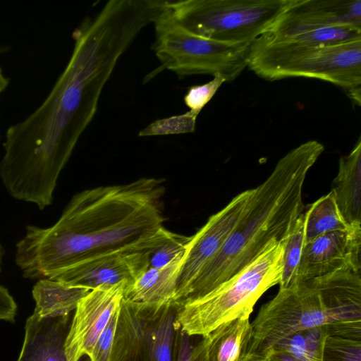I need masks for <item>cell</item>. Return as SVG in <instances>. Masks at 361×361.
<instances>
[{
  "label": "cell",
  "mask_w": 361,
  "mask_h": 361,
  "mask_svg": "<svg viewBox=\"0 0 361 361\" xmlns=\"http://www.w3.org/2000/svg\"><path fill=\"white\" fill-rule=\"evenodd\" d=\"M190 236L166 231L160 243L149 254V268H158L170 262L179 254L183 252Z\"/></svg>",
  "instance_id": "27"
},
{
  "label": "cell",
  "mask_w": 361,
  "mask_h": 361,
  "mask_svg": "<svg viewBox=\"0 0 361 361\" xmlns=\"http://www.w3.org/2000/svg\"><path fill=\"white\" fill-rule=\"evenodd\" d=\"M119 310L120 307L113 314L108 324L97 340L89 357L90 361H110Z\"/></svg>",
  "instance_id": "29"
},
{
  "label": "cell",
  "mask_w": 361,
  "mask_h": 361,
  "mask_svg": "<svg viewBox=\"0 0 361 361\" xmlns=\"http://www.w3.org/2000/svg\"><path fill=\"white\" fill-rule=\"evenodd\" d=\"M184 252L163 267L148 268L125 288L123 299L151 308L173 302Z\"/></svg>",
  "instance_id": "17"
},
{
  "label": "cell",
  "mask_w": 361,
  "mask_h": 361,
  "mask_svg": "<svg viewBox=\"0 0 361 361\" xmlns=\"http://www.w3.org/2000/svg\"><path fill=\"white\" fill-rule=\"evenodd\" d=\"M361 225L326 233L304 244L297 283L339 271L360 272Z\"/></svg>",
  "instance_id": "11"
},
{
  "label": "cell",
  "mask_w": 361,
  "mask_h": 361,
  "mask_svg": "<svg viewBox=\"0 0 361 361\" xmlns=\"http://www.w3.org/2000/svg\"><path fill=\"white\" fill-rule=\"evenodd\" d=\"M282 42L307 45H328L361 39V30L343 27H315L276 20L265 33Z\"/></svg>",
  "instance_id": "19"
},
{
  "label": "cell",
  "mask_w": 361,
  "mask_h": 361,
  "mask_svg": "<svg viewBox=\"0 0 361 361\" xmlns=\"http://www.w3.org/2000/svg\"><path fill=\"white\" fill-rule=\"evenodd\" d=\"M327 335V325H324L292 334L271 348L281 350L298 361H322Z\"/></svg>",
  "instance_id": "24"
},
{
  "label": "cell",
  "mask_w": 361,
  "mask_h": 361,
  "mask_svg": "<svg viewBox=\"0 0 361 361\" xmlns=\"http://www.w3.org/2000/svg\"><path fill=\"white\" fill-rule=\"evenodd\" d=\"M149 252H116L71 266L49 279L93 290L123 281L133 284L149 266Z\"/></svg>",
  "instance_id": "12"
},
{
  "label": "cell",
  "mask_w": 361,
  "mask_h": 361,
  "mask_svg": "<svg viewBox=\"0 0 361 361\" xmlns=\"http://www.w3.org/2000/svg\"><path fill=\"white\" fill-rule=\"evenodd\" d=\"M361 319L360 272L339 271L279 288L251 322L246 352L261 353L295 332Z\"/></svg>",
  "instance_id": "4"
},
{
  "label": "cell",
  "mask_w": 361,
  "mask_h": 361,
  "mask_svg": "<svg viewBox=\"0 0 361 361\" xmlns=\"http://www.w3.org/2000/svg\"><path fill=\"white\" fill-rule=\"evenodd\" d=\"M294 0L166 1L187 30L220 42L252 44L267 32Z\"/></svg>",
  "instance_id": "8"
},
{
  "label": "cell",
  "mask_w": 361,
  "mask_h": 361,
  "mask_svg": "<svg viewBox=\"0 0 361 361\" xmlns=\"http://www.w3.org/2000/svg\"><path fill=\"white\" fill-rule=\"evenodd\" d=\"M282 240H273L250 264L214 290L176 304L180 329L189 336H203L224 323L250 317L261 296L280 282Z\"/></svg>",
  "instance_id": "5"
},
{
  "label": "cell",
  "mask_w": 361,
  "mask_h": 361,
  "mask_svg": "<svg viewBox=\"0 0 361 361\" xmlns=\"http://www.w3.org/2000/svg\"><path fill=\"white\" fill-rule=\"evenodd\" d=\"M158 308L147 307L123 298L110 361H141L148 325Z\"/></svg>",
  "instance_id": "15"
},
{
  "label": "cell",
  "mask_w": 361,
  "mask_h": 361,
  "mask_svg": "<svg viewBox=\"0 0 361 361\" xmlns=\"http://www.w3.org/2000/svg\"><path fill=\"white\" fill-rule=\"evenodd\" d=\"M213 77V79L207 83L190 87L184 97V102L190 109V111L197 116L221 85L226 82L221 75H215Z\"/></svg>",
  "instance_id": "28"
},
{
  "label": "cell",
  "mask_w": 361,
  "mask_h": 361,
  "mask_svg": "<svg viewBox=\"0 0 361 361\" xmlns=\"http://www.w3.org/2000/svg\"><path fill=\"white\" fill-rule=\"evenodd\" d=\"M279 20L361 30V0H294Z\"/></svg>",
  "instance_id": "14"
},
{
  "label": "cell",
  "mask_w": 361,
  "mask_h": 361,
  "mask_svg": "<svg viewBox=\"0 0 361 361\" xmlns=\"http://www.w3.org/2000/svg\"><path fill=\"white\" fill-rule=\"evenodd\" d=\"M322 361H361V319L327 324Z\"/></svg>",
  "instance_id": "22"
},
{
  "label": "cell",
  "mask_w": 361,
  "mask_h": 361,
  "mask_svg": "<svg viewBox=\"0 0 361 361\" xmlns=\"http://www.w3.org/2000/svg\"><path fill=\"white\" fill-rule=\"evenodd\" d=\"M197 117L188 111L183 114L159 119L142 129L138 135L142 137L193 133L195 130Z\"/></svg>",
  "instance_id": "26"
},
{
  "label": "cell",
  "mask_w": 361,
  "mask_h": 361,
  "mask_svg": "<svg viewBox=\"0 0 361 361\" xmlns=\"http://www.w3.org/2000/svg\"><path fill=\"white\" fill-rule=\"evenodd\" d=\"M259 354L264 355L269 361H298L289 354L275 348H269Z\"/></svg>",
  "instance_id": "32"
},
{
  "label": "cell",
  "mask_w": 361,
  "mask_h": 361,
  "mask_svg": "<svg viewBox=\"0 0 361 361\" xmlns=\"http://www.w3.org/2000/svg\"><path fill=\"white\" fill-rule=\"evenodd\" d=\"M305 210L298 216L283 238V252L279 288L297 283L298 270L305 244Z\"/></svg>",
  "instance_id": "25"
},
{
  "label": "cell",
  "mask_w": 361,
  "mask_h": 361,
  "mask_svg": "<svg viewBox=\"0 0 361 361\" xmlns=\"http://www.w3.org/2000/svg\"><path fill=\"white\" fill-rule=\"evenodd\" d=\"M161 179L100 186L75 195L51 226H26L15 262L24 278L50 279L84 260L116 252L151 251L166 229Z\"/></svg>",
  "instance_id": "2"
},
{
  "label": "cell",
  "mask_w": 361,
  "mask_h": 361,
  "mask_svg": "<svg viewBox=\"0 0 361 361\" xmlns=\"http://www.w3.org/2000/svg\"><path fill=\"white\" fill-rule=\"evenodd\" d=\"M247 67L270 81L311 78L348 91L361 87V39L314 46L278 41L263 34L250 47Z\"/></svg>",
  "instance_id": "6"
},
{
  "label": "cell",
  "mask_w": 361,
  "mask_h": 361,
  "mask_svg": "<svg viewBox=\"0 0 361 361\" xmlns=\"http://www.w3.org/2000/svg\"><path fill=\"white\" fill-rule=\"evenodd\" d=\"M332 192L346 224L361 225V138L349 154L339 160L338 172L332 182Z\"/></svg>",
  "instance_id": "18"
},
{
  "label": "cell",
  "mask_w": 361,
  "mask_h": 361,
  "mask_svg": "<svg viewBox=\"0 0 361 361\" xmlns=\"http://www.w3.org/2000/svg\"><path fill=\"white\" fill-rule=\"evenodd\" d=\"M305 215V243L326 233L350 226L343 219L331 192L311 204Z\"/></svg>",
  "instance_id": "23"
},
{
  "label": "cell",
  "mask_w": 361,
  "mask_h": 361,
  "mask_svg": "<svg viewBox=\"0 0 361 361\" xmlns=\"http://www.w3.org/2000/svg\"><path fill=\"white\" fill-rule=\"evenodd\" d=\"M149 23L135 4L111 0L74 30L70 60L45 100L6 132L0 179L13 198L39 209L51 204L59 175L92 120L103 88Z\"/></svg>",
  "instance_id": "1"
},
{
  "label": "cell",
  "mask_w": 361,
  "mask_h": 361,
  "mask_svg": "<svg viewBox=\"0 0 361 361\" xmlns=\"http://www.w3.org/2000/svg\"><path fill=\"white\" fill-rule=\"evenodd\" d=\"M251 192L249 189L236 195L190 236L183 256L173 302L180 304L184 300L192 282L216 255L236 225Z\"/></svg>",
  "instance_id": "9"
},
{
  "label": "cell",
  "mask_w": 361,
  "mask_h": 361,
  "mask_svg": "<svg viewBox=\"0 0 361 361\" xmlns=\"http://www.w3.org/2000/svg\"><path fill=\"white\" fill-rule=\"evenodd\" d=\"M239 361H269L266 357L256 353L245 352Z\"/></svg>",
  "instance_id": "33"
},
{
  "label": "cell",
  "mask_w": 361,
  "mask_h": 361,
  "mask_svg": "<svg viewBox=\"0 0 361 361\" xmlns=\"http://www.w3.org/2000/svg\"><path fill=\"white\" fill-rule=\"evenodd\" d=\"M18 306L8 290L0 285V321L14 322Z\"/></svg>",
  "instance_id": "30"
},
{
  "label": "cell",
  "mask_w": 361,
  "mask_h": 361,
  "mask_svg": "<svg viewBox=\"0 0 361 361\" xmlns=\"http://www.w3.org/2000/svg\"><path fill=\"white\" fill-rule=\"evenodd\" d=\"M324 149L309 140L279 160L252 192L234 228L190 286L183 302L214 290L244 269L274 240H282L305 210L302 192L310 169Z\"/></svg>",
  "instance_id": "3"
},
{
  "label": "cell",
  "mask_w": 361,
  "mask_h": 361,
  "mask_svg": "<svg viewBox=\"0 0 361 361\" xmlns=\"http://www.w3.org/2000/svg\"><path fill=\"white\" fill-rule=\"evenodd\" d=\"M153 24L152 49L161 66L147 75L146 81L169 70L179 77L221 75L231 82L247 67L251 44L220 42L187 30L175 20L166 1Z\"/></svg>",
  "instance_id": "7"
},
{
  "label": "cell",
  "mask_w": 361,
  "mask_h": 361,
  "mask_svg": "<svg viewBox=\"0 0 361 361\" xmlns=\"http://www.w3.org/2000/svg\"><path fill=\"white\" fill-rule=\"evenodd\" d=\"M90 290L49 279L39 280L32 291L35 301L33 312L42 317L68 315Z\"/></svg>",
  "instance_id": "21"
},
{
  "label": "cell",
  "mask_w": 361,
  "mask_h": 361,
  "mask_svg": "<svg viewBox=\"0 0 361 361\" xmlns=\"http://www.w3.org/2000/svg\"><path fill=\"white\" fill-rule=\"evenodd\" d=\"M4 255H5V250H4V247L2 246L1 243H0V274L2 270V265H3Z\"/></svg>",
  "instance_id": "35"
},
{
  "label": "cell",
  "mask_w": 361,
  "mask_h": 361,
  "mask_svg": "<svg viewBox=\"0 0 361 361\" xmlns=\"http://www.w3.org/2000/svg\"><path fill=\"white\" fill-rule=\"evenodd\" d=\"M9 83V78L6 77L2 68L0 67V95L6 90ZM1 139V135H0Z\"/></svg>",
  "instance_id": "34"
},
{
  "label": "cell",
  "mask_w": 361,
  "mask_h": 361,
  "mask_svg": "<svg viewBox=\"0 0 361 361\" xmlns=\"http://www.w3.org/2000/svg\"><path fill=\"white\" fill-rule=\"evenodd\" d=\"M190 337L180 328L178 329L176 338V358L174 361H194L192 355L193 346Z\"/></svg>",
  "instance_id": "31"
},
{
  "label": "cell",
  "mask_w": 361,
  "mask_h": 361,
  "mask_svg": "<svg viewBox=\"0 0 361 361\" xmlns=\"http://www.w3.org/2000/svg\"><path fill=\"white\" fill-rule=\"evenodd\" d=\"M176 314L177 305L173 302L154 311L148 325L141 361H173L179 329Z\"/></svg>",
  "instance_id": "20"
},
{
  "label": "cell",
  "mask_w": 361,
  "mask_h": 361,
  "mask_svg": "<svg viewBox=\"0 0 361 361\" xmlns=\"http://www.w3.org/2000/svg\"><path fill=\"white\" fill-rule=\"evenodd\" d=\"M252 338L250 317L224 323L193 346L194 361H239Z\"/></svg>",
  "instance_id": "16"
},
{
  "label": "cell",
  "mask_w": 361,
  "mask_h": 361,
  "mask_svg": "<svg viewBox=\"0 0 361 361\" xmlns=\"http://www.w3.org/2000/svg\"><path fill=\"white\" fill-rule=\"evenodd\" d=\"M69 317H42L33 312L26 320L24 340L16 361H68L64 342Z\"/></svg>",
  "instance_id": "13"
},
{
  "label": "cell",
  "mask_w": 361,
  "mask_h": 361,
  "mask_svg": "<svg viewBox=\"0 0 361 361\" xmlns=\"http://www.w3.org/2000/svg\"><path fill=\"white\" fill-rule=\"evenodd\" d=\"M128 285L123 281L97 288L79 300L64 342L68 361H80L85 355L90 356L99 336L120 307Z\"/></svg>",
  "instance_id": "10"
}]
</instances>
